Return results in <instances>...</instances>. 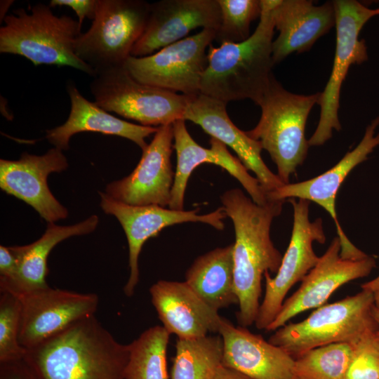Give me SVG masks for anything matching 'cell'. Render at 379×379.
<instances>
[{
	"instance_id": "8d00e7d4",
	"label": "cell",
	"mask_w": 379,
	"mask_h": 379,
	"mask_svg": "<svg viewBox=\"0 0 379 379\" xmlns=\"http://www.w3.org/2000/svg\"><path fill=\"white\" fill-rule=\"evenodd\" d=\"M372 315L375 320V321L377 324L378 326V331L379 332V310L377 309L375 305L373 307L372 309Z\"/></svg>"
},
{
	"instance_id": "2e32d148",
	"label": "cell",
	"mask_w": 379,
	"mask_h": 379,
	"mask_svg": "<svg viewBox=\"0 0 379 379\" xmlns=\"http://www.w3.org/2000/svg\"><path fill=\"white\" fill-rule=\"evenodd\" d=\"M173 140V124L159 126L135 169L123 179L109 183L106 193L131 206H168L175 178L171 162Z\"/></svg>"
},
{
	"instance_id": "5bb4252c",
	"label": "cell",
	"mask_w": 379,
	"mask_h": 379,
	"mask_svg": "<svg viewBox=\"0 0 379 379\" xmlns=\"http://www.w3.org/2000/svg\"><path fill=\"white\" fill-rule=\"evenodd\" d=\"M379 116L367 126L364 135L352 150L348 152L334 166L313 178L288 183L267 192V199L286 201L289 199H301L314 201L326 210L333 218L340 241V255L345 258L358 260L367 254L357 248L345 235L338 220L335 201L338 192L349 173L379 146Z\"/></svg>"
},
{
	"instance_id": "277c9868",
	"label": "cell",
	"mask_w": 379,
	"mask_h": 379,
	"mask_svg": "<svg viewBox=\"0 0 379 379\" xmlns=\"http://www.w3.org/2000/svg\"><path fill=\"white\" fill-rule=\"evenodd\" d=\"M29 11L18 8L3 19L0 53L23 56L35 66L71 67L93 77L95 71L75 53V42L81 33L78 20L67 15L57 16L43 3Z\"/></svg>"
},
{
	"instance_id": "6da1fadb",
	"label": "cell",
	"mask_w": 379,
	"mask_h": 379,
	"mask_svg": "<svg viewBox=\"0 0 379 379\" xmlns=\"http://www.w3.org/2000/svg\"><path fill=\"white\" fill-rule=\"evenodd\" d=\"M221 202L234 225V286L239 305L237 319L239 326L246 328L255 321L264 274H277L281 263L283 256L272 241L270 227L286 201L269 200L266 204L259 205L236 188L222 194Z\"/></svg>"
},
{
	"instance_id": "1f68e13d",
	"label": "cell",
	"mask_w": 379,
	"mask_h": 379,
	"mask_svg": "<svg viewBox=\"0 0 379 379\" xmlns=\"http://www.w3.org/2000/svg\"><path fill=\"white\" fill-rule=\"evenodd\" d=\"M352 357L346 379H379V332L370 331L351 343Z\"/></svg>"
},
{
	"instance_id": "52a82bcc",
	"label": "cell",
	"mask_w": 379,
	"mask_h": 379,
	"mask_svg": "<svg viewBox=\"0 0 379 379\" xmlns=\"http://www.w3.org/2000/svg\"><path fill=\"white\" fill-rule=\"evenodd\" d=\"M149 4L142 0H98L91 27L76 40L77 57L95 74L124 65L145 31Z\"/></svg>"
},
{
	"instance_id": "f546056e",
	"label": "cell",
	"mask_w": 379,
	"mask_h": 379,
	"mask_svg": "<svg viewBox=\"0 0 379 379\" xmlns=\"http://www.w3.org/2000/svg\"><path fill=\"white\" fill-rule=\"evenodd\" d=\"M221 20L215 39L222 44L240 43L250 35L252 21L260 18L261 0H218Z\"/></svg>"
},
{
	"instance_id": "d6986e66",
	"label": "cell",
	"mask_w": 379,
	"mask_h": 379,
	"mask_svg": "<svg viewBox=\"0 0 379 379\" xmlns=\"http://www.w3.org/2000/svg\"><path fill=\"white\" fill-rule=\"evenodd\" d=\"M173 128L177 164L168 205L170 209L183 210L188 180L192 171L204 163L213 164L227 171L241 184L257 204L265 205L268 202L267 193L258 180L248 173L239 159L230 152L225 144L211 138L209 148L200 146L189 133L183 119L173 123Z\"/></svg>"
},
{
	"instance_id": "7a4b0ae2",
	"label": "cell",
	"mask_w": 379,
	"mask_h": 379,
	"mask_svg": "<svg viewBox=\"0 0 379 379\" xmlns=\"http://www.w3.org/2000/svg\"><path fill=\"white\" fill-rule=\"evenodd\" d=\"M129 345L119 343L94 314L27 350L40 379H124Z\"/></svg>"
},
{
	"instance_id": "30bf717a",
	"label": "cell",
	"mask_w": 379,
	"mask_h": 379,
	"mask_svg": "<svg viewBox=\"0 0 379 379\" xmlns=\"http://www.w3.org/2000/svg\"><path fill=\"white\" fill-rule=\"evenodd\" d=\"M216 31L203 29L154 53L130 56L124 66L137 81L189 96L200 93V82L207 66L206 50L215 39Z\"/></svg>"
},
{
	"instance_id": "7c38bea8",
	"label": "cell",
	"mask_w": 379,
	"mask_h": 379,
	"mask_svg": "<svg viewBox=\"0 0 379 379\" xmlns=\"http://www.w3.org/2000/svg\"><path fill=\"white\" fill-rule=\"evenodd\" d=\"M100 206L107 214L115 216L121 225L128 244L130 275L124 286L126 295H133L139 281L138 259L145 242L164 228L187 222H200L222 230L227 215L223 207L203 215L198 210L177 211L155 205L131 206L99 192Z\"/></svg>"
},
{
	"instance_id": "4dcf8cb0",
	"label": "cell",
	"mask_w": 379,
	"mask_h": 379,
	"mask_svg": "<svg viewBox=\"0 0 379 379\" xmlns=\"http://www.w3.org/2000/svg\"><path fill=\"white\" fill-rule=\"evenodd\" d=\"M21 319L20 301L15 295L1 291L0 295V364L25 357L27 350L19 343Z\"/></svg>"
},
{
	"instance_id": "484cf974",
	"label": "cell",
	"mask_w": 379,
	"mask_h": 379,
	"mask_svg": "<svg viewBox=\"0 0 379 379\" xmlns=\"http://www.w3.org/2000/svg\"><path fill=\"white\" fill-rule=\"evenodd\" d=\"M185 281L217 311L238 304L234 286L233 244L198 257L187 270Z\"/></svg>"
},
{
	"instance_id": "ac0fdd59",
	"label": "cell",
	"mask_w": 379,
	"mask_h": 379,
	"mask_svg": "<svg viewBox=\"0 0 379 379\" xmlns=\"http://www.w3.org/2000/svg\"><path fill=\"white\" fill-rule=\"evenodd\" d=\"M218 0H161L150 3L145 31L131 56L144 57L186 38L197 27L213 29L220 25Z\"/></svg>"
},
{
	"instance_id": "83f0119b",
	"label": "cell",
	"mask_w": 379,
	"mask_h": 379,
	"mask_svg": "<svg viewBox=\"0 0 379 379\" xmlns=\"http://www.w3.org/2000/svg\"><path fill=\"white\" fill-rule=\"evenodd\" d=\"M170 335L162 326H154L128 344L124 379H169L167 348Z\"/></svg>"
},
{
	"instance_id": "8fae6325",
	"label": "cell",
	"mask_w": 379,
	"mask_h": 379,
	"mask_svg": "<svg viewBox=\"0 0 379 379\" xmlns=\"http://www.w3.org/2000/svg\"><path fill=\"white\" fill-rule=\"evenodd\" d=\"M287 201L293 208L291 237L275 277L272 278L268 272L264 274L265 291L254 324L258 329L266 330L278 314L289 290L318 262L320 257L314 253L313 243L326 241L322 219L310 220V201L301 199Z\"/></svg>"
},
{
	"instance_id": "cb8c5ba5",
	"label": "cell",
	"mask_w": 379,
	"mask_h": 379,
	"mask_svg": "<svg viewBox=\"0 0 379 379\" xmlns=\"http://www.w3.org/2000/svg\"><path fill=\"white\" fill-rule=\"evenodd\" d=\"M67 92L70 100L67 119L63 124L46 131V138L54 147L67 150L73 135L96 132L128 139L143 151L148 145L146 138L158 130V127L138 125L112 115L95 102L85 98L73 82L67 83Z\"/></svg>"
},
{
	"instance_id": "3957f363",
	"label": "cell",
	"mask_w": 379,
	"mask_h": 379,
	"mask_svg": "<svg viewBox=\"0 0 379 379\" xmlns=\"http://www.w3.org/2000/svg\"><path fill=\"white\" fill-rule=\"evenodd\" d=\"M277 1L261 0L259 22L247 39L219 47L209 46L201 93L227 103L250 99L258 105L272 76L273 10Z\"/></svg>"
},
{
	"instance_id": "e0dca14e",
	"label": "cell",
	"mask_w": 379,
	"mask_h": 379,
	"mask_svg": "<svg viewBox=\"0 0 379 379\" xmlns=\"http://www.w3.org/2000/svg\"><path fill=\"white\" fill-rule=\"evenodd\" d=\"M68 166L62 150L53 147L44 154H22L18 160H0V187L6 193L22 200L48 223L67 218L68 212L48 186V176Z\"/></svg>"
},
{
	"instance_id": "7402d4cb",
	"label": "cell",
	"mask_w": 379,
	"mask_h": 379,
	"mask_svg": "<svg viewBox=\"0 0 379 379\" xmlns=\"http://www.w3.org/2000/svg\"><path fill=\"white\" fill-rule=\"evenodd\" d=\"M218 334L223 341V366L251 379H295V359L260 335L225 318Z\"/></svg>"
},
{
	"instance_id": "44dd1931",
	"label": "cell",
	"mask_w": 379,
	"mask_h": 379,
	"mask_svg": "<svg viewBox=\"0 0 379 379\" xmlns=\"http://www.w3.org/2000/svg\"><path fill=\"white\" fill-rule=\"evenodd\" d=\"M163 327L178 338L218 334L224 318L208 305L185 281L159 280L149 288Z\"/></svg>"
},
{
	"instance_id": "ba28073f",
	"label": "cell",
	"mask_w": 379,
	"mask_h": 379,
	"mask_svg": "<svg viewBox=\"0 0 379 379\" xmlns=\"http://www.w3.org/2000/svg\"><path fill=\"white\" fill-rule=\"evenodd\" d=\"M90 90L94 102L103 109L147 126L168 125L183 119L191 98L142 84L124 65L97 72Z\"/></svg>"
},
{
	"instance_id": "4fadbf2b",
	"label": "cell",
	"mask_w": 379,
	"mask_h": 379,
	"mask_svg": "<svg viewBox=\"0 0 379 379\" xmlns=\"http://www.w3.org/2000/svg\"><path fill=\"white\" fill-rule=\"evenodd\" d=\"M15 295L21 304L19 343L26 350L38 345L76 321L94 314L99 303L95 293H80L49 286Z\"/></svg>"
},
{
	"instance_id": "836d02e7",
	"label": "cell",
	"mask_w": 379,
	"mask_h": 379,
	"mask_svg": "<svg viewBox=\"0 0 379 379\" xmlns=\"http://www.w3.org/2000/svg\"><path fill=\"white\" fill-rule=\"evenodd\" d=\"M0 379H40L25 358L0 364Z\"/></svg>"
},
{
	"instance_id": "5b68a950",
	"label": "cell",
	"mask_w": 379,
	"mask_h": 379,
	"mask_svg": "<svg viewBox=\"0 0 379 379\" xmlns=\"http://www.w3.org/2000/svg\"><path fill=\"white\" fill-rule=\"evenodd\" d=\"M320 93L296 94L286 90L272 74L258 106L261 116L258 124L246 131L260 142L277 168V175L284 184L305 161L308 140L305 135L307 119Z\"/></svg>"
},
{
	"instance_id": "603a6c76",
	"label": "cell",
	"mask_w": 379,
	"mask_h": 379,
	"mask_svg": "<svg viewBox=\"0 0 379 379\" xmlns=\"http://www.w3.org/2000/svg\"><path fill=\"white\" fill-rule=\"evenodd\" d=\"M273 19L279 32L272 43L274 65L290 54L308 51L335 25L333 1L315 6L309 0H277Z\"/></svg>"
},
{
	"instance_id": "d590c367",
	"label": "cell",
	"mask_w": 379,
	"mask_h": 379,
	"mask_svg": "<svg viewBox=\"0 0 379 379\" xmlns=\"http://www.w3.org/2000/svg\"><path fill=\"white\" fill-rule=\"evenodd\" d=\"M361 288L373 293L375 307L379 310V281L371 280L361 285Z\"/></svg>"
},
{
	"instance_id": "9a60e30c",
	"label": "cell",
	"mask_w": 379,
	"mask_h": 379,
	"mask_svg": "<svg viewBox=\"0 0 379 379\" xmlns=\"http://www.w3.org/2000/svg\"><path fill=\"white\" fill-rule=\"evenodd\" d=\"M375 265V260L369 255L359 260L342 257L340 241L335 237L317 265L302 279L298 289L284 300L265 331H275L301 312L324 305L338 288L367 277Z\"/></svg>"
},
{
	"instance_id": "8992f818",
	"label": "cell",
	"mask_w": 379,
	"mask_h": 379,
	"mask_svg": "<svg viewBox=\"0 0 379 379\" xmlns=\"http://www.w3.org/2000/svg\"><path fill=\"white\" fill-rule=\"evenodd\" d=\"M373 306V293L361 289L354 295L317 308L302 321L285 324L268 341L294 359L319 347L352 343L378 329L372 315Z\"/></svg>"
},
{
	"instance_id": "f1b7e54d",
	"label": "cell",
	"mask_w": 379,
	"mask_h": 379,
	"mask_svg": "<svg viewBox=\"0 0 379 379\" xmlns=\"http://www.w3.org/2000/svg\"><path fill=\"white\" fill-rule=\"evenodd\" d=\"M352 357L348 343L312 349L295 359V379H346Z\"/></svg>"
},
{
	"instance_id": "d6a6232c",
	"label": "cell",
	"mask_w": 379,
	"mask_h": 379,
	"mask_svg": "<svg viewBox=\"0 0 379 379\" xmlns=\"http://www.w3.org/2000/svg\"><path fill=\"white\" fill-rule=\"evenodd\" d=\"M98 0H51L49 3L51 8L56 6H67L71 8L77 14L78 22L82 27L86 18L93 20L97 12Z\"/></svg>"
},
{
	"instance_id": "9c48e42d",
	"label": "cell",
	"mask_w": 379,
	"mask_h": 379,
	"mask_svg": "<svg viewBox=\"0 0 379 379\" xmlns=\"http://www.w3.org/2000/svg\"><path fill=\"white\" fill-rule=\"evenodd\" d=\"M333 3L336 27L335 56L330 77L317 102L319 120L308 140L310 146L324 145L332 138L333 130L341 129L338 119L340 89L350 66L368 60L366 42L359 39V33L370 19L379 15V8H369L356 0H334Z\"/></svg>"
},
{
	"instance_id": "74e56055",
	"label": "cell",
	"mask_w": 379,
	"mask_h": 379,
	"mask_svg": "<svg viewBox=\"0 0 379 379\" xmlns=\"http://www.w3.org/2000/svg\"><path fill=\"white\" fill-rule=\"evenodd\" d=\"M373 280L374 281H379V274L378 277H376L375 278H374Z\"/></svg>"
},
{
	"instance_id": "4316f807",
	"label": "cell",
	"mask_w": 379,
	"mask_h": 379,
	"mask_svg": "<svg viewBox=\"0 0 379 379\" xmlns=\"http://www.w3.org/2000/svg\"><path fill=\"white\" fill-rule=\"evenodd\" d=\"M220 335L180 339L175 345L171 379H211L222 365Z\"/></svg>"
},
{
	"instance_id": "e575fe53",
	"label": "cell",
	"mask_w": 379,
	"mask_h": 379,
	"mask_svg": "<svg viewBox=\"0 0 379 379\" xmlns=\"http://www.w3.org/2000/svg\"><path fill=\"white\" fill-rule=\"evenodd\" d=\"M211 379H251L241 372L222 365Z\"/></svg>"
},
{
	"instance_id": "ffe728a7",
	"label": "cell",
	"mask_w": 379,
	"mask_h": 379,
	"mask_svg": "<svg viewBox=\"0 0 379 379\" xmlns=\"http://www.w3.org/2000/svg\"><path fill=\"white\" fill-rule=\"evenodd\" d=\"M227 102L202 93L191 96L184 112L183 119L201 127L214 138L234 151L247 170L255 173L263 190L267 193L285 185L265 164L261 157L260 142L247 135L230 119Z\"/></svg>"
},
{
	"instance_id": "d4e9b609",
	"label": "cell",
	"mask_w": 379,
	"mask_h": 379,
	"mask_svg": "<svg viewBox=\"0 0 379 379\" xmlns=\"http://www.w3.org/2000/svg\"><path fill=\"white\" fill-rule=\"evenodd\" d=\"M96 215L69 226L48 223L44 234L34 242L24 246H13L18 259V272L11 283L0 284V291L16 295L48 286L46 277L48 273L47 261L52 249L60 241L73 236L88 234L98 226Z\"/></svg>"
}]
</instances>
